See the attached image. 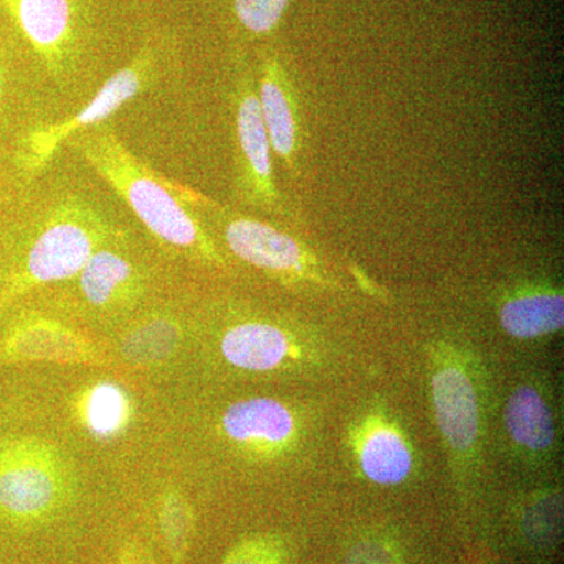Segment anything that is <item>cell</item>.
<instances>
[{"mask_svg": "<svg viewBox=\"0 0 564 564\" xmlns=\"http://www.w3.org/2000/svg\"><path fill=\"white\" fill-rule=\"evenodd\" d=\"M220 350L226 361L248 372H270L292 361L300 350L295 336L269 321L234 323L223 334Z\"/></svg>", "mask_w": 564, "mask_h": 564, "instance_id": "obj_12", "label": "cell"}, {"mask_svg": "<svg viewBox=\"0 0 564 564\" xmlns=\"http://www.w3.org/2000/svg\"><path fill=\"white\" fill-rule=\"evenodd\" d=\"M362 474L377 485L403 484L413 470L414 458L402 433L388 422L372 421L358 441Z\"/></svg>", "mask_w": 564, "mask_h": 564, "instance_id": "obj_14", "label": "cell"}, {"mask_svg": "<svg viewBox=\"0 0 564 564\" xmlns=\"http://www.w3.org/2000/svg\"><path fill=\"white\" fill-rule=\"evenodd\" d=\"M152 73L154 57L150 51L140 52L128 66L117 70L102 85L101 90L96 93L95 98L76 115L29 131L18 152V165L22 172L35 174L46 169L65 141L77 133L101 126V122L109 120L111 115L139 96L151 84Z\"/></svg>", "mask_w": 564, "mask_h": 564, "instance_id": "obj_6", "label": "cell"}, {"mask_svg": "<svg viewBox=\"0 0 564 564\" xmlns=\"http://www.w3.org/2000/svg\"><path fill=\"white\" fill-rule=\"evenodd\" d=\"M109 228L99 212L79 198H68L51 210L36 234L20 272L0 296L10 302L36 285L77 276L93 252L101 248Z\"/></svg>", "mask_w": 564, "mask_h": 564, "instance_id": "obj_2", "label": "cell"}, {"mask_svg": "<svg viewBox=\"0 0 564 564\" xmlns=\"http://www.w3.org/2000/svg\"><path fill=\"white\" fill-rule=\"evenodd\" d=\"M499 321L514 339H540L558 333L564 325L563 292L549 284L518 289L500 304Z\"/></svg>", "mask_w": 564, "mask_h": 564, "instance_id": "obj_13", "label": "cell"}, {"mask_svg": "<svg viewBox=\"0 0 564 564\" xmlns=\"http://www.w3.org/2000/svg\"><path fill=\"white\" fill-rule=\"evenodd\" d=\"M52 76L69 69L82 28L80 0H0Z\"/></svg>", "mask_w": 564, "mask_h": 564, "instance_id": "obj_7", "label": "cell"}, {"mask_svg": "<svg viewBox=\"0 0 564 564\" xmlns=\"http://www.w3.org/2000/svg\"><path fill=\"white\" fill-rule=\"evenodd\" d=\"M135 269L128 259L99 248L80 270V291L93 306H109L129 296L135 285Z\"/></svg>", "mask_w": 564, "mask_h": 564, "instance_id": "obj_16", "label": "cell"}, {"mask_svg": "<svg viewBox=\"0 0 564 564\" xmlns=\"http://www.w3.org/2000/svg\"><path fill=\"white\" fill-rule=\"evenodd\" d=\"M292 0H234V14L245 31L270 35L280 28Z\"/></svg>", "mask_w": 564, "mask_h": 564, "instance_id": "obj_21", "label": "cell"}, {"mask_svg": "<svg viewBox=\"0 0 564 564\" xmlns=\"http://www.w3.org/2000/svg\"><path fill=\"white\" fill-rule=\"evenodd\" d=\"M221 426L232 443L270 454L292 443L296 419L280 400L259 397L231 404L223 414Z\"/></svg>", "mask_w": 564, "mask_h": 564, "instance_id": "obj_11", "label": "cell"}, {"mask_svg": "<svg viewBox=\"0 0 564 564\" xmlns=\"http://www.w3.org/2000/svg\"><path fill=\"white\" fill-rule=\"evenodd\" d=\"M159 525L170 558L174 564H182L191 545L193 513L191 505L181 492L163 494L159 505Z\"/></svg>", "mask_w": 564, "mask_h": 564, "instance_id": "obj_18", "label": "cell"}, {"mask_svg": "<svg viewBox=\"0 0 564 564\" xmlns=\"http://www.w3.org/2000/svg\"><path fill=\"white\" fill-rule=\"evenodd\" d=\"M237 259L285 285H329L325 267L303 240L272 223L207 202L198 207Z\"/></svg>", "mask_w": 564, "mask_h": 564, "instance_id": "obj_3", "label": "cell"}, {"mask_svg": "<svg viewBox=\"0 0 564 564\" xmlns=\"http://www.w3.org/2000/svg\"><path fill=\"white\" fill-rule=\"evenodd\" d=\"M521 530L536 547H547L562 538L563 502L560 494H545L532 500L522 511Z\"/></svg>", "mask_w": 564, "mask_h": 564, "instance_id": "obj_20", "label": "cell"}, {"mask_svg": "<svg viewBox=\"0 0 564 564\" xmlns=\"http://www.w3.org/2000/svg\"><path fill=\"white\" fill-rule=\"evenodd\" d=\"M345 564H399V555L388 541L364 540L351 549Z\"/></svg>", "mask_w": 564, "mask_h": 564, "instance_id": "obj_23", "label": "cell"}, {"mask_svg": "<svg viewBox=\"0 0 564 564\" xmlns=\"http://www.w3.org/2000/svg\"><path fill=\"white\" fill-rule=\"evenodd\" d=\"M221 564H285L284 547L276 538H250L237 544Z\"/></svg>", "mask_w": 564, "mask_h": 564, "instance_id": "obj_22", "label": "cell"}, {"mask_svg": "<svg viewBox=\"0 0 564 564\" xmlns=\"http://www.w3.org/2000/svg\"><path fill=\"white\" fill-rule=\"evenodd\" d=\"M68 141L155 239L207 265H225V258L198 217L206 196L155 173L104 124Z\"/></svg>", "mask_w": 564, "mask_h": 564, "instance_id": "obj_1", "label": "cell"}, {"mask_svg": "<svg viewBox=\"0 0 564 564\" xmlns=\"http://www.w3.org/2000/svg\"><path fill=\"white\" fill-rule=\"evenodd\" d=\"M180 328L169 318L143 323L129 334L122 345L126 358L135 362H152L166 358L176 348Z\"/></svg>", "mask_w": 564, "mask_h": 564, "instance_id": "obj_19", "label": "cell"}, {"mask_svg": "<svg viewBox=\"0 0 564 564\" xmlns=\"http://www.w3.org/2000/svg\"><path fill=\"white\" fill-rule=\"evenodd\" d=\"M505 426L513 443L530 454L543 455L555 443V421L543 393L519 386L505 406Z\"/></svg>", "mask_w": 564, "mask_h": 564, "instance_id": "obj_15", "label": "cell"}, {"mask_svg": "<svg viewBox=\"0 0 564 564\" xmlns=\"http://www.w3.org/2000/svg\"><path fill=\"white\" fill-rule=\"evenodd\" d=\"M434 415L448 448L466 458L480 436V404L477 389L463 364L445 361L432 375Z\"/></svg>", "mask_w": 564, "mask_h": 564, "instance_id": "obj_9", "label": "cell"}, {"mask_svg": "<svg viewBox=\"0 0 564 564\" xmlns=\"http://www.w3.org/2000/svg\"><path fill=\"white\" fill-rule=\"evenodd\" d=\"M236 135V192L245 206L288 215V204L274 180L273 150L263 124L256 74L248 66L237 73L232 88Z\"/></svg>", "mask_w": 564, "mask_h": 564, "instance_id": "obj_5", "label": "cell"}, {"mask_svg": "<svg viewBox=\"0 0 564 564\" xmlns=\"http://www.w3.org/2000/svg\"><path fill=\"white\" fill-rule=\"evenodd\" d=\"M131 403L117 384H96L84 403V419L96 436L111 437L121 432L129 422Z\"/></svg>", "mask_w": 564, "mask_h": 564, "instance_id": "obj_17", "label": "cell"}, {"mask_svg": "<svg viewBox=\"0 0 564 564\" xmlns=\"http://www.w3.org/2000/svg\"><path fill=\"white\" fill-rule=\"evenodd\" d=\"M65 467L51 445L32 437L0 443V516L33 525L57 513L66 500Z\"/></svg>", "mask_w": 564, "mask_h": 564, "instance_id": "obj_4", "label": "cell"}, {"mask_svg": "<svg viewBox=\"0 0 564 564\" xmlns=\"http://www.w3.org/2000/svg\"><path fill=\"white\" fill-rule=\"evenodd\" d=\"M2 99H3V76H2V69H0V110H2Z\"/></svg>", "mask_w": 564, "mask_h": 564, "instance_id": "obj_25", "label": "cell"}, {"mask_svg": "<svg viewBox=\"0 0 564 564\" xmlns=\"http://www.w3.org/2000/svg\"><path fill=\"white\" fill-rule=\"evenodd\" d=\"M120 564H154L150 554L137 544H128L121 549Z\"/></svg>", "mask_w": 564, "mask_h": 564, "instance_id": "obj_24", "label": "cell"}, {"mask_svg": "<svg viewBox=\"0 0 564 564\" xmlns=\"http://www.w3.org/2000/svg\"><path fill=\"white\" fill-rule=\"evenodd\" d=\"M0 351L11 362H102L98 348L87 337L41 317L18 322L3 339Z\"/></svg>", "mask_w": 564, "mask_h": 564, "instance_id": "obj_10", "label": "cell"}, {"mask_svg": "<svg viewBox=\"0 0 564 564\" xmlns=\"http://www.w3.org/2000/svg\"><path fill=\"white\" fill-rule=\"evenodd\" d=\"M256 90L273 155L295 176L303 150L302 109L295 82L276 55H265L259 63Z\"/></svg>", "mask_w": 564, "mask_h": 564, "instance_id": "obj_8", "label": "cell"}]
</instances>
